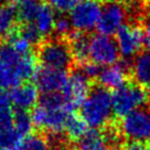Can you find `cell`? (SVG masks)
<instances>
[{
	"label": "cell",
	"mask_w": 150,
	"mask_h": 150,
	"mask_svg": "<svg viewBox=\"0 0 150 150\" xmlns=\"http://www.w3.org/2000/svg\"><path fill=\"white\" fill-rule=\"evenodd\" d=\"M11 104L17 108V110H28L33 108L39 99L38 88L35 85L25 83L14 87L9 93Z\"/></svg>",
	"instance_id": "5bb4252c"
},
{
	"label": "cell",
	"mask_w": 150,
	"mask_h": 150,
	"mask_svg": "<svg viewBox=\"0 0 150 150\" xmlns=\"http://www.w3.org/2000/svg\"><path fill=\"white\" fill-rule=\"evenodd\" d=\"M2 1H7V0H2Z\"/></svg>",
	"instance_id": "74e56055"
},
{
	"label": "cell",
	"mask_w": 150,
	"mask_h": 150,
	"mask_svg": "<svg viewBox=\"0 0 150 150\" xmlns=\"http://www.w3.org/2000/svg\"><path fill=\"white\" fill-rule=\"evenodd\" d=\"M87 125L82 119V117H79L74 114H71L65 126V132L67 134L69 138L73 140H80L82 137L87 132Z\"/></svg>",
	"instance_id": "7402d4cb"
},
{
	"label": "cell",
	"mask_w": 150,
	"mask_h": 150,
	"mask_svg": "<svg viewBox=\"0 0 150 150\" xmlns=\"http://www.w3.org/2000/svg\"><path fill=\"white\" fill-rule=\"evenodd\" d=\"M72 114L66 109H51L39 105L31 112L33 126L50 134L61 135L65 130L66 122Z\"/></svg>",
	"instance_id": "52a82bcc"
},
{
	"label": "cell",
	"mask_w": 150,
	"mask_h": 150,
	"mask_svg": "<svg viewBox=\"0 0 150 150\" xmlns=\"http://www.w3.org/2000/svg\"><path fill=\"white\" fill-rule=\"evenodd\" d=\"M18 19L17 9L11 5L0 6V35L7 37L14 32V25Z\"/></svg>",
	"instance_id": "ffe728a7"
},
{
	"label": "cell",
	"mask_w": 150,
	"mask_h": 150,
	"mask_svg": "<svg viewBox=\"0 0 150 150\" xmlns=\"http://www.w3.org/2000/svg\"><path fill=\"white\" fill-rule=\"evenodd\" d=\"M89 92L91 85L88 79L80 70L72 72L69 75L65 87L62 91L67 109L70 112H73L75 108L81 107Z\"/></svg>",
	"instance_id": "30bf717a"
},
{
	"label": "cell",
	"mask_w": 150,
	"mask_h": 150,
	"mask_svg": "<svg viewBox=\"0 0 150 150\" xmlns=\"http://www.w3.org/2000/svg\"><path fill=\"white\" fill-rule=\"evenodd\" d=\"M142 31V41H144V45L150 49V20H148L145 23L144 28L141 29Z\"/></svg>",
	"instance_id": "1f68e13d"
},
{
	"label": "cell",
	"mask_w": 150,
	"mask_h": 150,
	"mask_svg": "<svg viewBox=\"0 0 150 150\" xmlns=\"http://www.w3.org/2000/svg\"><path fill=\"white\" fill-rule=\"evenodd\" d=\"M79 1L80 0H49L52 9L61 13L69 12V11L71 12Z\"/></svg>",
	"instance_id": "f546056e"
},
{
	"label": "cell",
	"mask_w": 150,
	"mask_h": 150,
	"mask_svg": "<svg viewBox=\"0 0 150 150\" xmlns=\"http://www.w3.org/2000/svg\"><path fill=\"white\" fill-rule=\"evenodd\" d=\"M131 74L138 85L150 89V50L137 54L130 65Z\"/></svg>",
	"instance_id": "9a60e30c"
},
{
	"label": "cell",
	"mask_w": 150,
	"mask_h": 150,
	"mask_svg": "<svg viewBox=\"0 0 150 150\" xmlns=\"http://www.w3.org/2000/svg\"><path fill=\"white\" fill-rule=\"evenodd\" d=\"M79 150H108L104 132L97 129L87 131L79 140Z\"/></svg>",
	"instance_id": "ac0fdd59"
},
{
	"label": "cell",
	"mask_w": 150,
	"mask_h": 150,
	"mask_svg": "<svg viewBox=\"0 0 150 150\" xmlns=\"http://www.w3.org/2000/svg\"><path fill=\"white\" fill-rule=\"evenodd\" d=\"M124 150H149L147 148V146L144 142H139V141H129L127 142Z\"/></svg>",
	"instance_id": "d6a6232c"
},
{
	"label": "cell",
	"mask_w": 150,
	"mask_h": 150,
	"mask_svg": "<svg viewBox=\"0 0 150 150\" xmlns=\"http://www.w3.org/2000/svg\"><path fill=\"white\" fill-rule=\"evenodd\" d=\"M22 82L17 71L0 62V89H12Z\"/></svg>",
	"instance_id": "44dd1931"
},
{
	"label": "cell",
	"mask_w": 150,
	"mask_h": 150,
	"mask_svg": "<svg viewBox=\"0 0 150 150\" xmlns=\"http://www.w3.org/2000/svg\"><path fill=\"white\" fill-rule=\"evenodd\" d=\"M0 62L17 71L22 81L33 77L37 71L35 57L32 53H20L10 42L0 43Z\"/></svg>",
	"instance_id": "8992f818"
},
{
	"label": "cell",
	"mask_w": 150,
	"mask_h": 150,
	"mask_svg": "<svg viewBox=\"0 0 150 150\" xmlns=\"http://www.w3.org/2000/svg\"><path fill=\"white\" fill-rule=\"evenodd\" d=\"M127 61L128 60H124V62L115 63L112 65L105 66L102 69L98 76L102 87L115 91L126 84L127 72L129 70V64Z\"/></svg>",
	"instance_id": "4fadbf2b"
},
{
	"label": "cell",
	"mask_w": 150,
	"mask_h": 150,
	"mask_svg": "<svg viewBox=\"0 0 150 150\" xmlns=\"http://www.w3.org/2000/svg\"><path fill=\"white\" fill-rule=\"evenodd\" d=\"M19 4H22V2H25V1H30V0H17Z\"/></svg>",
	"instance_id": "e575fe53"
},
{
	"label": "cell",
	"mask_w": 150,
	"mask_h": 150,
	"mask_svg": "<svg viewBox=\"0 0 150 150\" xmlns=\"http://www.w3.org/2000/svg\"><path fill=\"white\" fill-rule=\"evenodd\" d=\"M19 150H50V145L44 137L35 134L25 137Z\"/></svg>",
	"instance_id": "484cf974"
},
{
	"label": "cell",
	"mask_w": 150,
	"mask_h": 150,
	"mask_svg": "<svg viewBox=\"0 0 150 150\" xmlns=\"http://www.w3.org/2000/svg\"><path fill=\"white\" fill-rule=\"evenodd\" d=\"M23 137L12 125L0 126V150H19Z\"/></svg>",
	"instance_id": "d6986e66"
},
{
	"label": "cell",
	"mask_w": 150,
	"mask_h": 150,
	"mask_svg": "<svg viewBox=\"0 0 150 150\" xmlns=\"http://www.w3.org/2000/svg\"><path fill=\"white\" fill-rule=\"evenodd\" d=\"M39 102H40L39 105H41L43 107L51 108V109H66V110H69L67 106H66L65 98H64L62 93L42 94V96L39 98Z\"/></svg>",
	"instance_id": "d4e9b609"
},
{
	"label": "cell",
	"mask_w": 150,
	"mask_h": 150,
	"mask_svg": "<svg viewBox=\"0 0 150 150\" xmlns=\"http://www.w3.org/2000/svg\"><path fill=\"white\" fill-rule=\"evenodd\" d=\"M72 23L70 21V18H66L64 16H61L59 18L55 19V23H54V32L56 35L59 37H65L71 34V30H72Z\"/></svg>",
	"instance_id": "83f0119b"
},
{
	"label": "cell",
	"mask_w": 150,
	"mask_h": 150,
	"mask_svg": "<svg viewBox=\"0 0 150 150\" xmlns=\"http://www.w3.org/2000/svg\"><path fill=\"white\" fill-rule=\"evenodd\" d=\"M119 57L116 41L112 37L104 34H95L89 38V59L97 65H112Z\"/></svg>",
	"instance_id": "ba28073f"
},
{
	"label": "cell",
	"mask_w": 150,
	"mask_h": 150,
	"mask_svg": "<svg viewBox=\"0 0 150 150\" xmlns=\"http://www.w3.org/2000/svg\"><path fill=\"white\" fill-rule=\"evenodd\" d=\"M112 1H117V0H112Z\"/></svg>",
	"instance_id": "8d00e7d4"
},
{
	"label": "cell",
	"mask_w": 150,
	"mask_h": 150,
	"mask_svg": "<svg viewBox=\"0 0 150 150\" xmlns=\"http://www.w3.org/2000/svg\"><path fill=\"white\" fill-rule=\"evenodd\" d=\"M80 71L88 80H94V79H98L99 73H100L102 69L99 67V65H97L94 62L86 61L84 63H82Z\"/></svg>",
	"instance_id": "4dcf8cb0"
},
{
	"label": "cell",
	"mask_w": 150,
	"mask_h": 150,
	"mask_svg": "<svg viewBox=\"0 0 150 150\" xmlns=\"http://www.w3.org/2000/svg\"><path fill=\"white\" fill-rule=\"evenodd\" d=\"M55 14L54 10L51 8V6L47 4H41L40 10L38 12V16L33 24L37 27V29L44 35H49L54 30V23H55Z\"/></svg>",
	"instance_id": "e0dca14e"
},
{
	"label": "cell",
	"mask_w": 150,
	"mask_h": 150,
	"mask_svg": "<svg viewBox=\"0 0 150 150\" xmlns=\"http://www.w3.org/2000/svg\"><path fill=\"white\" fill-rule=\"evenodd\" d=\"M102 12L98 0H80L70 12V21L75 31L89 32L97 28Z\"/></svg>",
	"instance_id": "5b68a950"
},
{
	"label": "cell",
	"mask_w": 150,
	"mask_h": 150,
	"mask_svg": "<svg viewBox=\"0 0 150 150\" xmlns=\"http://www.w3.org/2000/svg\"><path fill=\"white\" fill-rule=\"evenodd\" d=\"M40 7L41 4L38 2L37 0H30L20 4V7L17 9L18 19L24 24L33 23L40 10Z\"/></svg>",
	"instance_id": "603a6c76"
},
{
	"label": "cell",
	"mask_w": 150,
	"mask_h": 150,
	"mask_svg": "<svg viewBox=\"0 0 150 150\" xmlns=\"http://www.w3.org/2000/svg\"><path fill=\"white\" fill-rule=\"evenodd\" d=\"M69 75L65 71L42 66L33 75L34 85L42 94L60 93L65 87Z\"/></svg>",
	"instance_id": "8fae6325"
},
{
	"label": "cell",
	"mask_w": 150,
	"mask_h": 150,
	"mask_svg": "<svg viewBox=\"0 0 150 150\" xmlns=\"http://www.w3.org/2000/svg\"><path fill=\"white\" fill-rule=\"evenodd\" d=\"M38 59L43 66L65 71L73 62L70 44L60 39L43 42L38 51Z\"/></svg>",
	"instance_id": "3957f363"
},
{
	"label": "cell",
	"mask_w": 150,
	"mask_h": 150,
	"mask_svg": "<svg viewBox=\"0 0 150 150\" xmlns=\"http://www.w3.org/2000/svg\"><path fill=\"white\" fill-rule=\"evenodd\" d=\"M13 127L22 137L30 136L34 127L31 115L25 110H17L13 112Z\"/></svg>",
	"instance_id": "cb8c5ba5"
},
{
	"label": "cell",
	"mask_w": 150,
	"mask_h": 150,
	"mask_svg": "<svg viewBox=\"0 0 150 150\" xmlns=\"http://www.w3.org/2000/svg\"><path fill=\"white\" fill-rule=\"evenodd\" d=\"M70 47L73 59L84 63L89 57V39L83 33L75 31L70 34Z\"/></svg>",
	"instance_id": "2e32d148"
},
{
	"label": "cell",
	"mask_w": 150,
	"mask_h": 150,
	"mask_svg": "<svg viewBox=\"0 0 150 150\" xmlns=\"http://www.w3.org/2000/svg\"><path fill=\"white\" fill-rule=\"evenodd\" d=\"M81 117L93 129L105 127L112 119V94L102 86L91 89L87 97L80 107Z\"/></svg>",
	"instance_id": "6da1fadb"
},
{
	"label": "cell",
	"mask_w": 150,
	"mask_h": 150,
	"mask_svg": "<svg viewBox=\"0 0 150 150\" xmlns=\"http://www.w3.org/2000/svg\"><path fill=\"white\" fill-rule=\"evenodd\" d=\"M18 33L23 39H25L31 45L39 44L41 42V39H42V34L40 33V31L38 30L37 27L33 23L23 24Z\"/></svg>",
	"instance_id": "4316f807"
},
{
	"label": "cell",
	"mask_w": 150,
	"mask_h": 150,
	"mask_svg": "<svg viewBox=\"0 0 150 150\" xmlns=\"http://www.w3.org/2000/svg\"><path fill=\"white\" fill-rule=\"evenodd\" d=\"M116 43H117L119 54L128 60L132 56H136L144 45L142 41V31L136 25L125 24L116 33Z\"/></svg>",
	"instance_id": "7c38bea8"
},
{
	"label": "cell",
	"mask_w": 150,
	"mask_h": 150,
	"mask_svg": "<svg viewBox=\"0 0 150 150\" xmlns=\"http://www.w3.org/2000/svg\"><path fill=\"white\" fill-rule=\"evenodd\" d=\"M119 129L129 141H150V108H138L122 117Z\"/></svg>",
	"instance_id": "277c9868"
},
{
	"label": "cell",
	"mask_w": 150,
	"mask_h": 150,
	"mask_svg": "<svg viewBox=\"0 0 150 150\" xmlns=\"http://www.w3.org/2000/svg\"><path fill=\"white\" fill-rule=\"evenodd\" d=\"M110 150H120L119 148H116V147H114V148H112Z\"/></svg>",
	"instance_id": "d590c367"
},
{
	"label": "cell",
	"mask_w": 150,
	"mask_h": 150,
	"mask_svg": "<svg viewBox=\"0 0 150 150\" xmlns=\"http://www.w3.org/2000/svg\"><path fill=\"white\" fill-rule=\"evenodd\" d=\"M10 43L11 45L17 50L20 53H23V54H27V53H30V49H31V44L21 37L18 32H13L11 35H10Z\"/></svg>",
	"instance_id": "f1b7e54d"
},
{
	"label": "cell",
	"mask_w": 150,
	"mask_h": 150,
	"mask_svg": "<svg viewBox=\"0 0 150 150\" xmlns=\"http://www.w3.org/2000/svg\"><path fill=\"white\" fill-rule=\"evenodd\" d=\"M56 150H60V149H56Z\"/></svg>",
	"instance_id": "f35d334b"
},
{
	"label": "cell",
	"mask_w": 150,
	"mask_h": 150,
	"mask_svg": "<svg viewBox=\"0 0 150 150\" xmlns=\"http://www.w3.org/2000/svg\"><path fill=\"white\" fill-rule=\"evenodd\" d=\"M127 10L125 6L118 1H109L102 7V12L97 24L100 34L112 37L125 25Z\"/></svg>",
	"instance_id": "9c48e42d"
},
{
	"label": "cell",
	"mask_w": 150,
	"mask_h": 150,
	"mask_svg": "<svg viewBox=\"0 0 150 150\" xmlns=\"http://www.w3.org/2000/svg\"><path fill=\"white\" fill-rule=\"evenodd\" d=\"M5 106H11L10 96L5 89H0V107H5Z\"/></svg>",
	"instance_id": "836d02e7"
},
{
	"label": "cell",
	"mask_w": 150,
	"mask_h": 150,
	"mask_svg": "<svg viewBox=\"0 0 150 150\" xmlns=\"http://www.w3.org/2000/svg\"><path fill=\"white\" fill-rule=\"evenodd\" d=\"M149 150H150V148H149Z\"/></svg>",
	"instance_id": "60d3db41"
},
{
	"label": "cell",
	"mask_w": 150,
	"mask_h": 150,
	"mask_svg": "<svg viewBox=\"0 0 150 150\" xmlns=\"http://www.w3.org/2000/svg\"><path fill=\"white\" fill-rule=\"evenodd\" d=\"M112 112L118 117H125L131 112L144 107L148 100V94L138 84L126 83L112 94Z\"/></svg>",
	"instance_id": "7a4b0ae2"
},
{
	"label": "cell",
	"mask_w": 150,
	"mask_h": 150,
	"mask_svg": "<svg viewBox=\"0 0 150 150\" xmlns=\"http://www.w3.org/2000/svg\"><path fill=\"white\" fill-rule=\"evenodd\" d=\"M149 10H150V8H149Z\"/></svg>",
	"instance_id": "ab89813d"
}]
</instances>
